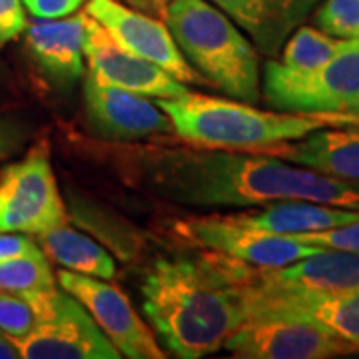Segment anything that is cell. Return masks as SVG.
Here are the masks:
<instances>
[{
    "instance_id": "obj_1",
    "label": "cell",
    "mask_w": 359,
    "mask_h": 359,
    "mask_svg": "<svg viewBox=\"0 0 359 359\" xmlns=\"http://www.w3.org/2000/svg\"><path fill=\"white\" fill-rule=\"evenodd\" d=\"M110 158L124 182L174 204L248 208L280 200H308L359 212V184L273 156L148 144L120 146Z\"/></svg>"
},
{
    "instance_id": "obj_2",
    "label": "cell",
    "mask_w": 359,
    "mask_h": 359,
    "mask_svg": "<svg viewBox=\"0 0 359 359\" xmlns=\"http://www.w3.org/2000/svg\"><path fill=\"white\" fill-rule=\"evenodd\" d=\"M240 264L212 252L200 259H158L146 273L142 309L174 355L216 353L244 321Z\"/></svg>"
},
{
    "instance_id": "obj_3",
    "label": "cell",
    "mask_w": 359,
    "mask_h": 359,
    "mask_svg": "<svg viewBox=\"0 0 359 359\" xmlns=\"http://www.w3.org/2000/svg\"><path fill=\"white\" fill-rule=\"evenodd\" d=\"M180 140L196 148L257 150L285 140H297L321 128L358 126L353 114H302L264 112L248 102H233L216 96L188 92L180 98H158Z\"/></svg>"
},
{
    "instance_id": "obj_4",
    "label": "cell",
    "mask_w": 359,
    "mask_h": 359,
    "mask_svg": "<svg viewBox=\"0 0 359 359\" xmlns=\"http://www.w3.org/2000/svg\"><path fill=\"white\" fill-rule=\"evenodd\" d=\"M164 18L184 58L210 84L240 102L259 100L256 46L228 14L208 0H170Z\"/></svg>"
},
{
    "instance_id": "obj_5",
    "label": "cell",
    "mask_w": 359,
    "mask_h": 359,
    "mask_svg": "<svg viewBox=\"0 0 359 359\" xmlns=\"http://www.w3.org/2000/svg\"><path fill=\"white\" fill-rule=\"evenodd\" d=\"M264 98L283 112L359 116V39L341 48L320 68L292 70L269 60L264 68Z\"/></svg>"
},
{
    "instance_id": "obj_6",
    "label": "cell",
    "mask_w": 359,
    "mask_h": 359,
    "mask_svg": "<svg viewBox=\"0 0 359 359\" xmlns=\"http://www.w3.org/2000/svg\"><path fill=\"white\" fill-rule=\"evenodd\" d=\"M40 321L20 337H13L25 359H118L110 339L86 308L56 287L40 290Z\"/></svg>"
},
{
    "instance_id": "obj_7",
    "label": "cell",
    "mask_w": 359,
    "mask_h": 359,
    "mask_svg": "<svg viewBox=\"0 0 359 359\" xmlns=\"http://www.w3.org/2000/svg\"><path fill=\"white\" fill-rule=\"evenodd\" d=\"M66 222V208L44 144L0 172V231L36 236Z\"/></svg>"
},
{
    "instance_id": "obj_8",
    "label": "cell",
    "mask_w": 359,
    "mask_h": 359,
    "mask_svg": "<svg viewBox=\"0 0 359 359\" xmlns=\"http://www.w3.org/2000/svg\"><path fill=\"white\" fill-rule=\"evenodd\" d=\"M224 347L245 359H332L358 353L355 347L309 321L266 311L245 313Z\"/></svg>"
},
{
    "instance_id": "obj_9",
    "label": "cell",
    "mask_w": 359,
    "mask_h": 359,
    "mask_svg": "<svg viewBox=\"0 0 359 359\" xmlns=\"http://www.w3.org/2000/svg\"><path fill=\"white\" fill-rule=\"evenodd\" d=\"M184 240L214 254L250 264L254 268H282L323 248L295 240L294 236L269 233L236 224L226 216H194L176 222Z\"/></svg>"
},
{
    "instance_id": "obj_10",
    "label": "cell",
    "mask_w": 359,
    "mask_h": 359,
    "mask_svg": "<svg viewBox=\"0 0 359 359\" xmlns=\"http://www.w3.org/2000/svg\"><path fill=\"white\" fill-rule=\"evenodd\" d=\"M240 266L236 282L240 285L245 313L266 311L306 320L353 346L359 353V290L349 292H306L257 285L244 278Z\"/></svg>"
},
{
    "instance_id": "obj_11",
    "label": "cell",
    "mask_w": 359,
    "mask_h": 359,
    "mask_svg": "<svg viewBox=\"0 0 359 359\" xmlns=\"http://www.w3.org/2000/svg\"><path fill=\"white\" fill-rule=\"evenodd\" d=\"M60 287L76 297L86 308L92 320L98 323L110 344L122 358L162 359L164 351L156 341L154 332L134 311L126 294L100 278L82 276L62 269L58 273Z\"/></svg>"
},
{
    "instance_id": "obj_12",
    "label": "cell",
    "mask_w": 359,
    "mask_h": 359,
    "mask_svg": "<svg viewBox=\"0 0 359 359\" xmlns=\"http://www.w3.org/2000/svg\"><path fill=\"white\" fill-rule=\"evenodd\" d=\"M86 13L126 50L164 68L182 84H198L204 76L180 52L170 28L156 16L124 6L118 0H88Z\"/></svg>"
},
{
    "instance_id": "obj_13",
    "label": "cell",
    "mask_w": 359,
    "mask_h": 359,
    "mask_svg": "<svg viewBox=\"0 0 359 359\" xmlns=\"http://www.w3.org/2000/svg\"><path fill=\"white\" fill-rule=\"evenodd\" d=\"M84 54L88 60V74L104 84L162 100L180 98L190 92L164 68L120 46L114 36L92 16L86 22Z\"/></svg>"
},
{
    "instance_id": "obj_14",
    "label": "cell",
    "mask_w": 359,
    "mask_h": 359,
    "mask_svg": "<svg viewBox=\"0 0 359 359\" xmlns=\"http://www.w3.org/2000/svg\"><path fill=\"white\" fill-rule=\"evenodd\" d=\"M84 102L92 128L102 138L132 142L174 132L166 112L142 94L104 84L86 74Z\"/></svg>"
},
{
    "instance_id": "obj_15",
    "label": "cell",
    "mask_w": 359,
    "mask_h": 359,
    "mask_svg": "<svg viewBox=\"0 0 359 359\" xmlns=\"http://www.w3.org/2000/svg\"><path fill=\"white\" fill-rule=\"evenodd\" d=\"M244 278L266 287L306 292L359 290V254L320 250L282 268H254L245 264Z\"/></svg>"
},
{
    "instance_id": "obj_16",
    "label": "cell",
    "mask_w": 359,
    "mask_h": 359,
    "mask_svg": "<svg viewBox=\"0 0 359 359\" xmlns=\"http://www.w3.org/2000/svg\"><path fill=\"white\" fill-rule=\"evenodd\" d=\"M254 154L273 156L295 166L316 170L335 180L359 184L358 126L316 130L304 138L278 142L257 150Z\"/></svg>"
},
{
    "instance_id": "obj_17",
    "label": "cell",
    "mask_w": 359,
    "mask_h": 359,
    "mask_svg": "<svg viewBox=\"0 0 359 359\" xmlns=\"http://www.w3.org/2000/svg\"><path fill=\"white\" fill-rule=\"evenodd\" d=\"M88 13L66 18H34L26 25V48L40 68L58 82H74L84 74V40Z\"/></svg>"
},
{
    "instance_id": "obj_18",
    "label": "cell",
    "mask_w": 359,
    "mask_h": 359,
    "mask_svg": "<svg viewBox=\"0 0 359 359\" xmlns=\"http://www.w3.org/2000/svg\"><path fill=\"white\" fill-rule=\"evenodd\" d=\"M244 28L262 54H278L283 42L306 20L318 0H212Z\"/></svg>"
},
{
    "instance_id": "obj_19",
    "label": "cell",
    "mask_w": 359,
    "mask_h": 359,
    "mask_svg": "<svg viewBox=\"0 0 359 359\" xmlns=\"http://www.w3.org/2000/svg\"><path fill=\"white\" fill-rule=\"evenodd\" d=\"M226 218L254 230L294 236L304 231L330 230L335 226H346L359 219V212L320 204V202H308V200H280V202L264 204V210L231 214Z\"/></svg>"
},
{
    "instance_id": "obj_20",
    "label": "cell",
    "mask_w": 359,
    "mask_h": 359,
    "mask_svg": "<svg viewBox=\"0 0 359 359\" xmlns=\"http://www.w3.org/2000/svg\"><path fill=\"white\" fill-rule=\"evenodd\" d=\"M34 240L44 252V256L52 257L68 271H76L100 280L114 278L116 264L112 256L92 238L72 230L66 222L42 233H36Z\"/></svg>"
},
{
    "instance_id": "obj_21",
    "label": "cell",
    "mask_w": 359,
    "mask_h": 359,
    "mask_svg": "<svg viewBox=\"0 0 359 359\" xmlns=\"http://www.w3.org/2000/svg\"><path fill=\"white\" fill-rule=\"evenodd\" d=\"M344 39H335L318 28L299 26L283 42L282 65L292 70H313L323 66L341 48Z\"/></svg>"
},
{
    "instance_id": "obj_22",
    "label": "cell",
    "mask_w": 359,
    "mask_h": 359,
    "mask_svg": "<svg viewBox=\"0 0 359 359\" xmlns=\"http://www.w3.org/2000/svg\"><path fill=\"white\" fill-rule=\"evenodd\" d=\"M48 287H54V273L42 250L0 259V292L26 294Z\"/></svg>"
},
{
    "instance_id": "obj_23",
    "label": "cell",
    "mask_w": 359,
    "mask_h": 359,
    "mask_svg": "<svg viewBox=\"0 0 359 359\" xmlns=\"http://www.w3.org/2000/svg\"><path fill=\"white\" fill-rule=\"evenodd\" d=\"M316 25L335 39H359V0H325L316 13Z\"/></svg>"
},
{
    "instance_id": "obj_24",
    "label": "cell",
    "mask_w": 359,
    "mask_h": 359,
    "mask_svg": "<svg viewBox=\"0 0 359 359\" xmlns=\"http://www.w3.org/2000/svg\"><path fill=\"white\" fill-rule=\"evenodd\" d=\"M294 238L306 244L320 245L323 250H341V252L359 254V219L346 226H335L330 230L294 233Z\"/></svg>"
},
{
    "instance_id": "obj_25",
    "label": "cell",
    "mask_w": 359,
    "mask_h": 359,
    "mask_svg": "<svg viewBox=\"0 0 359 359\" xmlns=\"http://www.w3.org/2000/svg\"><path fill=\"white\" fill-rule=\"evenodd\" d=\"M26 14L22 0H0V48L26 30Z\"/></svg>"
},
{
    "instance_id": "obj_26",
    "label": "cell",
    "mask_w": 359,
    "mask_h": 359,
    "mask_svg": "<svg viewBox=\"0 0 359 359\" xmlns=\"http://www.w3.org/2000/svg\"><path fill=\"white\" fill-rule=\"evenodd\" d=\"M22 4L34 18L56 20L76 13L84 0H22Z\"/></svg>"
},
{
    "instance_id": "obj_27",
    "label": "cell",
    "mask_w": 359,
    "mask_h": 359,
    "mask_svg": "<svg viewBox=\"0 0 359 359\" xmlns=\"http://www.w3.org/2000/svg\"><path fill=\"white\" fill-rule=\"evenodd\" d=\"M39 244L32 242L30 236L18 233V231H0V259H8V257L25 256L39 252Z\"/></svg>"
},
{
    "instance_id": "obj_28",
    "label": "cell",
    "mask_w": 359,
    "mask_h": 359,
    "mask_svg": "<svg viewBox=\"0 0 359 359\" xmlns=\"http://www.w3.org/2000/svg\"><path fill=\"white\" fill-rule=\"evenodd\" d=\"M18 144H20L18 128L11 122L0 120V160H4V158L13 154L14 150L18 148Z\"/></svg>"
},
{
    "instance_id": "obj_29",
    "label": "cell",
    "mask_w": 359,
    "mask_h": 359,
    "mask_svg": "<svg viewBox=\"0 0 359 359\" xmlns=\"http://www.w3.org/2000/svg\"><path fill=\"white\" fill-rule=\"evenodd\" d=\"M126 2H130L136 11H142V13L150 14V16L164 18L170 0H126Z\"/></svg>"
},
{
    "instance_id": "obj_30",
    "label": "cell",
    "mask_w": 359,
    "mask_h": 359,
    "mask_svg": "<svg viewBox=\"0 0 359 359\" xmlns=\"http://www.w3.org/2000/svg\"><path fill=\"white\" fill-rule=\"evenodd\" d=\"M20 353L14 346L13 337L6 335L4 332H0V359H18Z\"/></svg>"
}]
</instances>
